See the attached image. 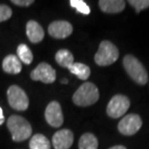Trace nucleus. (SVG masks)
I'll use <instances>...</instances> for the list:
<instances>
[{
  "instance_id": "6ab92c4d",
  "label": "nucleus",
  "mask_w": 149,
  "mask_h": 149,
  "mask_svg": "<svg viewBox=\"0 0 149 149\" xmlns=\"http://www.w3.org/2000/svg\"><path fill=\"white\" fill-rule=\"evenodd\" d=\"M17 57L22 62H23L26 65H29L33 61V53H32L31 49H29V47L25 44H20L19 45L17 49Z\"/></svg>"
},
{
  "instance_id": "4be33fe9",
  "label": "nucleus",
  "mask_w": 149,
  "mask_h": 149,
  "mask_svg": "<svg viewBox=\"0 0 149 149\" xmlns=\"http://www.w3.org/2000/svg\"><path fill=\"white\" fill-rule=\"evenodd\" d=\"M12 17V9L7 5H0V22H6Z\"/></svg>"
},
{
  "instance_id": "4468645a",
  "label": "nucleus",
  "mask_w": 149,
  "mask_h": 149,
  "mask_svg": "<svg viewBox=\"0 0 149 149\" xmlns=\"http://www.w3.org/2000/svg\"><path fill=\"white\" fill-rule=\"evenodd\" d=\"M99 7L108 14H117L125 9V2L122 0H100Z\"/></svg>"
},
{
  "instance_id": "39448f33",
  "label": "nucleus",
  "mask_w": 149,
  "mask_h": 149,
  "mask_svg": "<svg viewBox=\"0 0 149 149\" xmlns=\"http://www.w3.org/2000/svg\"><path fill=\"white\" fill-rule=\"evenodd\" d=\"M8 102L11 108L16 111H26L29 106V100L23 89L17 85H12L7 90Z\"/></svg>"
},
{
  "instance_id": "f3484780",
  "label": "nucleus",
  "mask_w": 149,
  "mask_h": 149,
  "mask_svg": "<svg viewBox=\"0 0 149 149\" xmlns=\"http://www.w3.org/2000/svg\"><path fill=\"white\" fill-rule=\"evenodd\" d=\"M79 149H98V139L93 134L86 133L80 136L79 141Z\"/></svg>"
},
{
  "instance_id": "0eeeda50",
  "label": "nucleus",
  "mask_w": 149,
  "mask_h": 149,
  "mask_svg": "<svg viewBox=\"0 0 149 149\" xmlns=\"http://www.w3.org/2000/svg\"><path fill=\"white\" fill-rule=\"evenodd\" d=\"M142 121L138 114H127L118 124V130L124 136H133L141 128Z\"/></svg>"
},
{
  "instance_id": "1a4fd4ad",
  "label": "nucleus",
  "mask_w": 149,
  "mask_h": 149,
  "mask_svg": "<svg viewBox=\"0 0 149 149\" xmlns=\"http://www.w3.org/2000/svg\"><path fill=\"white\" fill-rule=\"evenodd\" d=\"M45 117H46V120L49 125L52 127L58 128L63 124V113H62L61 107L58 102L53 101L47 105L46 111H45Z\"/></svg>"
},
{
  "instance_id": "ddd939ff",
  "label": "nucleus",
  "mask_w": 149,
  "mask_h": 149,
  "mask_svg": "<svg viewBox=\"0 0 149 149\" xmlns=\"http://www.w3.org/2000/svg\"><path fill=\"white\" fill-rule=\"evenodd\" d=\"M2 68L3 71L7 74H19L22 68V61L19 60L17 56L14 54H9L3 59Z\"/></svg>"
},
{
  "instance_id": "6e6552de",
  "label": "nucleus",
  "mask_w": 149,
  "mask_h": 149,
  "mask_svg": "<svg viewBox=\"0 0 149 149\" xmlns=\"http://www.w3.org/2000/svg\"><path fill=\"white\" fill-rule=\"evenodd\" d=\"M31 79L36 81H42L44 83H52L55 81L56 73L55 70L49 64L42 62L32 71L30 74Z\"/></svg>"
},
{
  "instance_id": "423d86ee",
  "label": "nucleus",
  "mask_w": 149,
  "mask_h": 149,
  "mask_svg": "<svg viewBox=\"0 0 149 149\" xmlns=\"http://www.w3.org/2000/svg\"><path fill=\"white\" fill-rule=\"evenodd\" d=\"M130 108V100L124 95L113 96L107 107V113L111 118H119Z\"/></svg>"
},
{
  "instance_id": "dca6fc26",
  "label": "nucleus",
  "mask_w": 149,
  "mask_h": 149,
  "mask_svg": "<svg viewBox=\"0 0 149 149\" xmlns=\"http://www.w3.org/2000/svg\"><path fill=\"white\" fill-rule=\"evenodd\" d=\"M55 60L61 67L69 68L74 64V56L68 49H59L55 54Z\"/></svg>"
},
{
  "instance_id": "20e7f679",
  "label": "nucleus",
  "mask_w": 149,
  "mask_h": 149,
  "mask_svg": "<svg viewBox=\"0 0 149 149\" xmlns=\"http://www.w3.org/2000/svg\"><path fill=\"white\" fill-rule=\"evenodd\" d=\"M119 52L114 45L109 41H103L95 54V62L99 66H109L118 59Z\"/></svg>"
},
{
  "instance_id": "f03ea898",
  "label": "nucleus",
  "mask_w": 149,
  "mask_h": 149,
  "mask_svg": "<svg viewBox=\"0 0 149 149\" xmlns=\"http://www.w3.org/2000/svg\"><path fill=\"white\" fill-rule=\"evenodd\" d=\"M99 90L92 82H84L79 86L73 96V102L79 107H88L99 100Z\"/></svg>"
},
{
  "instance_id": "b1692460",
  "label": "nucleus",
  "mask_w": 149,
  "mask_h": 149,
  "mask_svg": "<svg viewBox=\"0 0 149 149\" xmlns=\"http://www.w3.org/2000/svg\"><path fill=\"white\" fill-rule=\"evenodd\" d=\"M4 121H5L4 114H3V111H2V109L0 108V125H2L3 123H4Z\"/></svg>"
},
{
  "instance_id": "aec40b11",
  "label": "nucleus",
  "mask_w": 149,
  "mask_h": 149,
  "mask_svg": "<svg viewBox=\"0 0 149 149\" xmlns=\"http://www.w3.org/2000/svg\"><path fill=\"white\" fill-rule=\"evenodd\" d=\"M70 5L80 14L83 15L90 14V8H89V6L84 1H82V0H71Z\"/></svg>"
},
{
  "instance_id": "f257e3e1",
  "label": "nucleus",
  "mask_w": 149,
  "mask_h": 149,
  "mask_svg": "<svg viewBox=\"0 0 149 149\" xmlns=\"http://www.w3.org/2000/svg\"><path fill=\"white\" fill-rule=\"evenodd\" d=\"M7 127L15 141H23L29 139L32 134L30 123L19 115H12L8 118Z\"/></svg>"
},
{
  "instance_id": "393cba45",
  "label": "nucleus",
  "mask_w": 149,
  "mask_h": 149,
  "mask_svg": "<svg viewBox=\"0 0 149 149\" xmlns=\"http://www.w3.org/2000/svg\"><path fill=\"white\" fill-rule=\"evenodd\" d=\"M109 149H127V148L123 146V145H115V146H112Z\"/></svg>"
},
{
  "instance_id": "5701e85b",
  "label": "nucleus",
  "mask_w": 149,
  "mask_h": 149,
  "mask_svg": "<svg viewBox=\"0 0 149 149\" xmlns=\"http://www.w3.org/2000/svg\"><path fill=\"white\" fill-rule=\"evenodd\" d=\"M12 3L17 6H22V7H28L31 4H33V0H12Z\"/></svg>"
},
{
  "instance_id": "412c9836",
  "label": "nucleus",
  "mask_w": 149,
  "mask_h": 149,
  "mask_svg": "<svg viewBox=\"0 0 149 149\" xmlns=\"http://www.w3.org/2000/svg\"><path fill=\"white\" fill-rule=\"evenodd\" d=\"M129 4H131V6L135 8L139 13L149 7V0H130Z\"/></svg>"
},
{
  "instance_id": "a878e982",
  "label": "nucleus",
  "mask_w": 149,
  "mask_h": 149,
  "mask_svg": "<svg viewBox=\"0 0 149 149\" xmlns=\"http://www.w3.org/2000/svg\"><path fill=\"white\" fill-rule=\"evenodd\" d=\"M61 83H63V84H67V83H68V79H64L61 81Z\"/></svg>"
},
{
  "instance_id": "f8f14e48",
  "label": "nucleus",
  "mask_w": 149,
  "mask_h": 149,
  "mask_svg": "<svg viewBox=\"0 0 149 149\" xmlns=\"http://www.w3.org/2000/svg\"><path fill=\"white\" fill-rule=\"evenodd\" d=\"M26 35L31 43L37 44L43 40L45 37V31L43 27L35 20H29L26 23Z\"/></svg>"
},
{
  "instance_id": "7ed1b4c3",
  "label": "nucleus",
  "mask_w": 149,
  "mask_h": 149,
  "mask_svg": "<svg viewBox=\"0 0 149 149\" xmlns=\"http://www.w3.org/2000/svg\"><path fill=\"white\" fill-rule=\"evenodd\" d=\"M123 65L126 72L133 80L141 85H144L148 80V74L145 68L143 67L138 58L135 56L128 54L123 58Z\"/></svg>"
},
{
  "instance_id": "a211bd4d",
  "label": "nucleus",
  "mask_w": 149,
  "mask_h": 149,
  "mask_svg": "<svg viewBox=\"0 0 149 149\" xmlns=\"http://www.w3.org/2000/svg\"><path fill=\"white\" fill-rule=\"evenodd\" d=\"M30 149H50V142L47 136L42 134H36L33 136L29 142Z\"/></svg>"
},
{
  "instance_id": "9d476101",
  "label": "nucleus",
  "mask_w": 149,
  "mask_h": 149,
  "mask_svg": "<svg viewBox=\"0 0 149 149\" xmlns=\"http://www.w3.org/2000/svg\"><path fill=\"white\" fill-rule=\"evenodd\" d=\"M73 32V26L66 20H56L49 24V34L55 39H65Z\"/></svg>"
},
{
  "instance_id": "9b49d317",
  "label": "nucleus",
  "mask_w": 149,
  "mask_h": 149,
  "mask_svg": "<svg viewBox=\"0 0 149 149\" xmlns=\"http://www.w3.org/2000/svg\"><path fill=\"white\" fill-rule=\"evenodd\" d=\"M73 142L74 134L68 129L59 130L52 136V145L54 149H69L73 145Z\"/></svg>"
},
{
  "instance_id": "2eb2a0df",
  "label": "nucleus",
  "mask_w": 149,
  "mask_h": 149,
  "mask_svg": "<svg viewBox=\"0 0 149 149\" xmlns=\"http://www.w3.org/2000/svg\"><path fill=\"white\" fill-rule=\"evenodd\" d=\"M70 70V72L76 74L79 79L81 80H86L89 77L91 74V70L87 65L82 64V63H74L72 64L71 66L68 68Z\"/></svg>"
}]
</instances>
